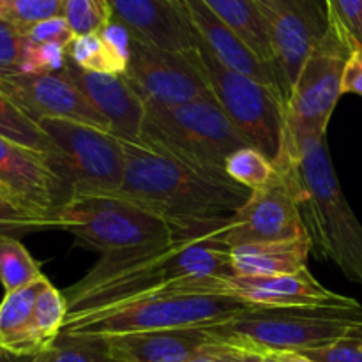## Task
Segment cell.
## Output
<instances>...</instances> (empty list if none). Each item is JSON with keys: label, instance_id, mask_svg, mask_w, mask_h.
Returning <instances> with one entry per match:
<instances>
[{"label": "cell", "instance_id": "cell-39", "mask_svg": "<svg viewBox=\"0 0 362 362\" xmlns=\"http://www.w3.org/2000/svg\"><path fill=\"white\" fill-rule=\"evenodd\" d=\"M341 92L345 94L362 95V48H352L349 60H346L345 73H343Z\"/></svg>", "mask_w": 362, "mask_h": 362}, {"label": "cell", "instance_id": "cell-9", "mask_svg": "<svg viewBox=\"0 0 362 362\" xmlns=\"http://www.w3.org/2000/svg\"><path fill=\"white\" fill-rule=\"evenodd\" d=\"M59 230L74 237L76 246L101 257L124 253L170 239L177 228L119 194L78 197L57 212Z\"/></svg>", "mask_w": 362, "mask_h": 362}, {"label": "cell", "instance_id": "cell-12", "mask_svg": "<svg viewBox=\"0 0 362 362\" xmlns=\"http://www.w3.org/2000/svg\"><path fill=\"white\" fill-rule=\"evenodd\" d=\"M124 76L145 105H184L212 95L197 48L168 52L131 35V59Z\"/></svg>", "mask_w": 362, "mask_h": 362}, {"label": "cell", "instance_id": "cell-33", "mask_svg": "<svg viewBox=\"0 0 362 362\" xmlns=\"http://www.w3.org/2000/svg\"><path fill=\"white\" fill-rule=\"evenodd\" d=\"M329 20L356 48H362V0H325Z\"/></svg>", "mask_w": 362, "mask_h": 362}, {"label": "cell", "instance_id": "cell-44", "mask_svg": "<svg viewBox=\"0 0 362 362\" xmlns=\"http://www.w3.org/2000/svg\"><path fill=\"white\" fill-rule=\"evenodd\" d=\"M264 362H279V361H276L272 356H264Z\"/></svg>", "mask_w": 362, "mask_h": 362}, {"label": "cell", "instance_id": "cell-15", "mask_svg": "<svg viewBox=\"0 0 362 362\" xmlns=\"http://www.w3.org/2000/svg\"><path fill=\"white\" fill-rule=\"evenodd\" d=\"M205 297H230L250 306H343L356 299L325 288L308 269L279 276H218L204 288Z\"/></svg>", "mask_w": 362, "mask_h": 362}, {"label": "cell", "instance_id": "cell-25", "mask_svg": "<svg viewBox=\"0 0 362 362\" xmlns=\"http://www.w3.org/2000/svg\"><path fill=\"white\" fill-rule=\"evenodd\" d=\"M67 57L81 69L90 73L126 74L129 64L120 59L99 34H88L74 37L67 46Z\"/></svg>", "mask_w": 362, "mask_h": 362}, {"label": "cell", "instance_id": "cell-45", "mask_svg": "<svg viewBox=\"0 0 362 362\" xmlns=\"http://www.w3.org/2000/svg\"><path fill=\"white\" fill-rule=\"evenodd\" d=\"M172 2H177V0H172Z\"/></svg>", "mask_w": 362, "mask_h": 362}, {"label": "cell", "instance_id": "cell-24", "mask_svg": "<svg viewBox=\"0 0 362 362\" xmlns=\"http://www.w3.org/2000/svg\"><path fill=\"white\" fill-rule=\"evenodd\" d=\"M45 278L41 264L20 239H0V285L9 293Z\"/></svg>", "mask_w": 362, "mask_h": 362}, {"label": "cell", "instance_id": "cell-21", "mask_svg": "<svg viewBox=\"0 0 362 362\" xmlns=\"http://www.w3.org/2000/svg\"><path fill=\"white\" fill-rule=\"evenodd\" d=\"M311 243L308 235L288 240L243 244L230 250V265L235 276H279L308 269Z\"/></svg>", "mask_w": 362, "mask_h": 362}, {"label": "cell", "instance_id": "cell-43", "mask_svg": "<svg viewBox=\"0 0 362 362\" xmlns=\"http://www.w3.org/2000/svg\"><path fill=\"white\" fill-rule=\"evenodd\" d=\"M0 197H7V198H11V197H9V193H7V191L4 189V187H2V184H0Z\"/></svg>", "mask_w": 362, "mask_h": 362}, {"label": "cell", "instance_id": "cell-37", "mask_svg": "<svg viewBox=\"0 0 362 362\" xmlns=\"http://www.w3.org/2000/svg\"><path fill=\"white\" fill-rule=\"evenodd\" d=\"M25 35H27L28 41L35 42V45H59L64 46V48H67L74 39L73 30L69 28L67 21L64 20V16L41 21V23L34 25Z\"/></svg>", "mask_w": 362, "mask_h": 362}, {"label": "cell", "instance_id": "cell-19", "mask_svg": "<svg viewBox=\"0 0 362 362\" xmlns=\"http://www.w3.org/2000/svg\"><path fill=\"white\" fill-rule=\"evenodd\" d=\"M177 2L180 4L191 27L197 32L198 41L204 42L219 62L237 73H243L276 88L285 98L278 71L258 59L250 46L205 6L204 0H177Z\"/></svg>", "mask_w": 362, "mask_h": 362}, {"label": "cell", "instance_id": "cell-10", "mask_svg": "<svg viewBox=\"0 0 362 362\" xmlns=\"http://www.w3.org/2000/svg\"><path fill=\"white\" fill-rule=\"evenodd\" d=\"M197 57L209 88L247 144L278 163L285 138V98L276 88L230 69L197 37Z\"/></svg>", "mask_w": 362, "mask_h": 362}, {"label": "cell", "instance_id": "cell-1", "mask_svg": "<svg viewBox=\"0 0 362 362\" xmlns=\"http://www.w3.org/2000/svg\"><path fill=\"white\" fill-rule=\"evenodd\" d=\"M226 223L177 230L163 243L101 257L80 281L64 290L67 317L152 297H205L209 279L233 274Z\"/></svg>", "mask_w": 362, "mask_h": 362}, {"label": "cell", "instance_id": "cell-20", "mask_svg": "<svg viewBox=\"0 0 362 362\" xmlns=\"http://www.w3.org/2000/svg\"><path fill=\"white\" fill-rule=\"evenodd\" d=\"M105 339L110 356L117 362H184L216 341L209 327L136 332Z\"/></svg>", "mask_w": 362, "mask_h": 362}, {"label": "cell", "instance_id": "cell-4", "mask_svg": "<svg viewBox=\"0 0 362 362\" xmlns=\"http://www.w3.org/2000/svg\"><path fill=\"white\" fill-rule=\"evenodd\" d=\"M362 329V306H247L230 322L209 327L218 341L247 352H308L341 341Z\"/></svg>", "mask_w": 362, "mask_h": 362}, {"label": "cell", "instance_id": "cell-17", "mask_svg": "<svg viewBox=\"0 0 362 362\" xmlns=\"http://www.w3.org/2000/svg\"><path fill=\"white\" fill-rule=\"evenodd\" d=\"M66 71L87 101L108 120L110 131L124 141L140 140L145 120V101L124 74L90 73L67 57Z\"/></svg>", "mask_w": 362, "mask_h": 362}, {"label": "cell", "instance_id": "cell-14", "mask_svg": "<svg viewBox=\"0 0 362 362\" xmlns=\"http://www.w3.org/2000/svg\"><path fill=\"white\" fill-rule=\"evenodd\" d=\"M0 90L34 122L66 119L110 131V124L90 103L64 67L57 73L0 74Z\"/></svg>", "mask_w": 362, "mask_h": 362}, {"label": "cell", "instance_id": "cell-7", "mask_svg": "<svg viewBox=\"0 0 362 362\" xmlns=\"http://www.w3.org/2000/svg\"><path fill=\"white\" fill-rule=\"evenodd\" d=\"M352 48L345 35L331 25L308 55L286 99L285 138L278 163H297L308 138L327 134L329 120L343 95V73Z\"/></svg>", "mask_w": 362, "mask_h": 362}, {"label": "cell", "instance_id": "cell-6", "mask_svg": "<svg viewBox=\"0 0 362 362\" xmlns=\"http://www.w3.org/2000/svg\"><path fill=\"white\" fill-rule=\"evenodd\" d=\"M37 124L49 140L46 158L62 186L64 205L78 197L122 189L126 151L120 138L74 120L45 119Z\"/></svg>", "mask_w": 362, "mask_h": 362}, {"label": "cell", "instance_id": "cell-41", "mask_svg": "<svg viewBox=\"0 0 362 362\" xmlns=\"http://www.w3.org/2000/svg\"><path fill=\"white\" fill-rule=\"evenodd\" d=\"M11 359H13V356L0 352V362H11ZM21 362H37V359H35V357H23Z\"/></svg>", "mask_w": 362, "mask_h": 362}, {"label": "cell", "instance_id": "cell-13", "mask_svg": "<svg viewBox=\"0 0 362 362\" xmlns=\"http://www.w3.org/2000/svg\"><path fill=\"white\" fill-rule=\"evenodd\" d=\"M267 20L285 101L306 62L331 27L325 0H257Z\"/></svg>", "mask_w": 362, "mask_h": 362}, {"label": "cell", "instance_id": "cell-16", "mask_svg": "<svg viewBox=\"0 0 362 362\" xmlns=\"http://www.w3.org/2000/svg\"><path fill=\"white\" fill-rule=\"evenodd\" d=\"M0 184L14 202L37 214L57 219L64 205L62 186L45 152L4 136H0Z\"/></svg>", "mask_w": 362, "mask_h": 362}, {"label": "cell", "instance_id": "cell-36", "mask_svg": "<svg viewBox=\"0 0 362 362\" xmlns=\"http://www.w3.org/2000/svg\"><path fill=\"white\" fill-rule=\"evenodd\" d=\"M300 354L317 362H362V329L334 345Z\"/></svg>", "mask_w": 362, "mask_h": 362}, {"label": "cell", "instance_id": "cell-38", "mask_svg": "<svg viewBox=\"0 0 362 362\" xmlns=\"http://www.w3.org/2000/svg\"><path fill=\"white\" fill-rule=\"evenodd\" d=\"M247 354H250L247 350L237 349V346L216 339L214 343L205 345L204 349L198 350L193 357L184 362H243Z\"/></svg>", "mask_w": 362, "mask_h": 362}, {"label": "cell", "instance_id": "cell-18", "mask_svg": "<svg viewBox=\"0 0 362 362\" xmlns=\"http://www.w3.org/2000/svg\"><path fill=\"white\" fill-rule=\"evenodd\" d=\"M113 20L131 35L168 52L197 48V32L179 2L172 0H108Z\"/></svg>", "mask_w": 362, "mask_h": 362}, {"label": "cell", "instance_id": "cell-32", "mask_svg": "<svg viewBox=\"0 0 362 362\" xmlns=\"http://www.w3.org/2000/svg\"><path fill=\"white\" fill-rule=\"evenodd\" d=\"M62 16L74 37L99 34L113 20L108 0H66Z\"/></svg>", "mask_w": 362, "mask_h": 362}, {"label": "cell", "instance_id": "cell-23", "mask_svg": "<svg viewBox=\"0 0 362 362\" xmlns=\"http://www.w3.org/2000/svg\"><path fill=\"white\" fill-rule=\"evenodd\" d=\"M204 4L250 46L258 59L278 71L267 20L257 0H204Z\"/></svg>", "mask_w": 362, "mask_h": 362}, {"label": "cell", "instance_id": "cell-34", "mask_svg": "<svg viewBox=\"0 0 362 362\" xmlns=\"http://www.w3.org/2000/svg\"><path fill=\"white\" fill-rule=\"evenodd\" d=\"M67 48L59 45H35L27 39L20 73L41 74L57 73L66 67Z\"/></svg>", "mask_w": 362, "mask_h": 362}, {"label": "cell", "instance_id": "cell-11", "mask_svg": "<svg viewBox=\"0 0 362 362\" xmlns=\"http://www.w3.org/2000/svg\"><path fill=\"white\" fill-rule=\"evenodd\" d=\"M304 187L297 163H276V177L262 189L251 191L225 226V243L235 246L306 235L300 216Z\"/></svg>", "mask_w": 362, "mask_h": 362}, {"label": "cell", "instance_id": "cell-27", "mask_svg": "<svg viewBox=\"0 0 362 362\" xmlns=\"http://www.w3.org/2000/svg\"><path fill=\"white\" fill-rule=\"evenodd\" d=\"M67 300L64 292L46 281L35 299L34 327L42 350H48L52 343L59 338L67 318Z\"/></svg>", "mask_w": 362, "mask_h": 362}, {"label": "cell", "instance_id": "cell-8", "mask_svg": "<svg viewBox=\"0 0 362 362\" xmlns=\"http://www.w3.org/2000/svg\"><path fill=\"white\" fill-rule=\"evenodd\" d=\"M250 304L230 297H152L110 310L67 317L64 334L122 336L168 329L216 327Z\"/></svg>", "mask_w": 362, "mask_h": 362}, {"label": "cell", "instance_id": "cell-2", "mask_svg": "<svg viewBox=\"0 0 362 362\" xmlns=\"http://www.w3.org/2000/svg\"><path fill=\"white\" fill-rule=\"evenodd\" d=\"M124 151L126 179L117 194L177 230L228 221L251 193L228 177L202 172L141 141H124Z\"/></svg>", "mask_w": 362, "mask_h": 362}, {"label": "cell", "instance_id": "cell-26", "mask_svg": "<svg viewBox=\"0 0 362 362\" xmlns=\"http://www.w3.org/2000/svg\"><path fill=\"white\" fill-rule=\"evenodd\" d=\"M35 359L37 362H117L110 356L103 336H78L64 332H60L52 346Z\"/></svg>", "mask_w": 362, "mask_h": 362}, {"label": "cell", "instance_id": "cell-28", "mask_svg": "<svg viewBox=\"0 0 362 362\" xmlns=\"http://www.w3.org/2000/svg\"><path fill=\"white\" fill-rule=\"evenodd\" d=\"M225 172L233 182L250 191L262 189L276 177V165L255 147L237 148L225 163Z\"/></svg>", "mask_w": 362, "mask_h": 362}, {"label": "cell", "instance_id": "cell-29", "mask_svg": "<svg viewBox=\"0 0 362 362\" xmlns=\"http://www.w3.org/2000/svg\"><path fill=\"white\" fill-rule=\"evenodd\" d=\"M0 136L45 154L49 151V140L42 133L39 124L25 115L2 90H0Z\"/></svg>", "mask_w": 362, "mask_h": 362}, {"label": "cell", "instance_id": "cell-42", "mask_svg": "<svg viewBox=\"0 0 362 362\" xmlns=\"http://www.w3.org/2000/svg\"><path fill=\"white\" fill-rule=\"evenodd\" d=\"M243 362H264V356H262V354L250 352L246 357H244Z\"/></svg>", "mask_w": 362, "mask_h": 362}, {"label": "cell", "instance_id": "cell-22", "mask_svg": "<svg viewBox=\"0 0 362 362\" xmlns=\"http://www.w3.org/2000/svg\"><path fill=\"white\" fill-rule=\"evenodd\" d=\"M41 278L32 285L4 293L0 300V352L13 357H37L42 350L34 327V306L42 285Z\"/></svg>", "mask_w": 362, "mask_h": 362}, {"label": "cell", "instance_id": "cell-31", "mask_svg": "<svg viewBox=\"0 0 362 362\" xmlns=\"http://www.w3.org/2000/svg\"><path fill=\"white\" fill-rule=\"evenodd\" d=\"M66 0H0V20L27 34L34 25L62 16Z\"/></svg>", "mask_w": 362, "mask_h": 362}, {"label": "cell", "instance_id": "cell-5", "mask_svg": "<svg viewBox=\"0 0 362 362\" xmlns=\"http://www.w3.org/2000/svg\"><path fill=\"white\" fill-rule=\"evenodd\" d=\"M145 106L138 141L211 175L228 177L226 159L237 148L250 145L214 95L184 105Z\"/></svg>", "mask_w": 362, "mask_h": 362}, {"label": "cell", "instance_id": "cell-30", "mask_svg": "<svg viewBox=\"0 0 362 362\" xmlns=\"http://www.w3.org/2000/svg\"><path fill=\"white\" fill-rule=\"evenodd\" d=\"M59 228L55 218L37 214L13 198L0 197V239H20L28 233Z\"/></svg>", "mask_w": 362, "mask_h": 362}, {"label": "cell", "instance_id": "cell-40", "mask_svg": "<svg viewBox=\"0 0 362 362\" xmlns=\"http://www.w3.org/2000/svg\"><path fill=\"white\" fill-rule=\"evenodd\" d=\"M267 356H272L279 362H317L300 352H278V354H267Z\"/></svg>", "mask_w": 362, "mask_h": 362}, {"label": "cell", "instance_id": "cell-35", "mask_svg": "<svg viewBox=\"0 0 362 362\" xmlns=\"http://www.w3.org/2000/svg\"><path fill=\"white\" fill-rule=\"evenodd\" d=\"M25 48L27 35L0 20V74L20 73Z\"/></svg>", "mask_w": 362, "mask_h": 362}, {"label": "cell", "instance_id": "cell-3", "mask_svg": "<svg viewBox=\"0 0 362 362\" xmlns=\"http://www.w3.org/2000/svg\"><path fill=\"white\" fill-rule=\"evenodd\" d=\"M297 168L304 187L300 216L311 251L362 286V225L334 172L327 134L304 141Z\"/></svg>", "mask_w": 362, "mask_h": 362}]
</instances>
